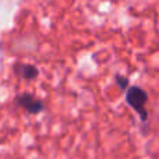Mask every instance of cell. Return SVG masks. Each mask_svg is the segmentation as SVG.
I'll use <instances>...</instances> for the list:
<instances>
[{
	"instance_id": "obj_2",
	"label": "cell",
	"mask_w": 159,
	"mask_h": 159,
	"mask_svg": "<svg viewBox=\"0 0 159 159\" xmlns=\"http://www.w3.org/2000/svg\"><path fill=\"white\" fill-rule=\"evenodd\" d=\"M17 102H18L20 106H22L31 115H36V113H41L43 110V103L39 99H36L35 96H32L31 93H22V95H20Z\"/></svg>"
},
{
	"instance_id": "obj_4",
	"label": "cell",
	"mask_w": 159,
	"mask_h": 159,
	"mask_svg": "<svg viewBox=\"0 0 159 159\" xmlns=\"http://www.w3.org/2000/svg\"><path fill=\"white\" fill-rule=\"evenodd\" d=\"M116 81H117L119 87L123 88V89H126L127 85H129V81H127V78L126 77H121V75H117V77H116Z\"/></svg>"
},
{
	"instance_id": "obj_3",
	"label": "cell",
	"mask_w": 159,
	"mask_h": 159,
	"mask_svg": "<svg viewBox=\"0 0 159 159\" xmlns=\"http://www.w3.org/2000/svg\"><path fill=\"white\" fill-rule=\"evenodd\" d=\"M21 75L25 80H32L38 75V70H36V67H34V66L25 64V66L21 67Z\"/></svg>"
},
{
	"instance_id": "obj_1",
	"label": "cell",
	"mask_w": 159,
	"mask_h": 159,
	"mask_svg": "<svg viewBox=\"0 0 159 159\" xmlns=\"http://www.w3.org/2000/svg\"><path fill=\"white\" fill-rule=\"evenodd\" d=\"M147 93L144 89L138 87H131L127 91V103L140 115L141 120H147V110H145V102H147Z\"/></svg>"
}]
</instances>
